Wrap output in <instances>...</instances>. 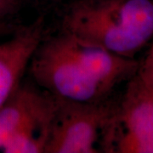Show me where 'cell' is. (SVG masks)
I'll use <instances>...</instances> for the list:
<instances>
[{
  "label": "cell",
  "mask_w": 153,
  "mask_h": 153,
  "mask_svg": "<svg viewBox=\"0 0 153 153\" xmlns=\"http://www.w3.org/2000/svg\"><path fill=\"white\" fill-rule=\"evenodd\" d=\"M134 76L144 89L153 98V44L144 60L139 63Z\"/></svg>",
  "instance_id": "obj_7"
},
{
  "label": "cell",
  "mask_w": 153,
  "mask_h": 153,
  "mask_svg": "<svg viewBox=\"0 0 153 153\" xmlns=\"http://www.w3.org/2000/svg\"><path fill=\"white\" fill-rule=\"evenodd\" d=\"M16 0H0V18L12 10Z\"/></svg>",
  "instance_id": "obj_8"
},
{
  "label": "cell",
  "mask_w": 153,
  "mask_h": 153,
  "mask_svg": "<svg viewBox=\"0 0 153 153\" xmlns=\"http://www.w3.org/2000/svg\"><path fill=\"white\" fill-rule=\"evenodd\" d=\"M139 63L62 31L43 38L28 68L37 86L56 98L96 103L106 100L117 84L133 78Z\"/></svg>",
  "instance_id": "obj_1"
},
{
  "label": "cell",
  "mask_w": 153,
  "mask_h": 153,
  "mask_svg": "<svg viewBox=\"0 0 153 153\" xmlns=\"http://www.w3.org/2000/svg\"><path fill=\"white\" fill-rule=\"evenodd\" d=\"M58 100L44 153L102 152L105 129L116 104L107 100L96 103Z\"/></svg>",
  "instance_id": "obj_4"
},
{
  "label": "cell",
  "mask_w": 153,
  "mask_h": 153,
  "mask_svg": "<svg viewBox=\"0 0 153 153\" xmlns=\"http://www.w3.org/2000/svg\"><path fill=\"white\" fill-rule=\"evenodd\" d=\"M43 38V22L38 20L0 43V108L20 86Z\"/></svg>",
  "instance_id": "obj_6"
},
{
  "label": "cell",
  "mask_w": 153,
  "mask_h": 153,
  "mask_svg": "<svg viewBox=\"0 0 153 153\" xmlns=\"http://www.w3.org/2000/svg\"><path fill=\"white\" fill-rule=\"evenodd\" d=\"M58 103L38 86L20 85L0 108V152H44Z\"/></svg>",
  "instance_id": "obj_3"
},
{
  "label": "cell",
  "mask_w": 153,
  "mask_h": 153,
  "mask_svg": "<svg viewBox=\"0 0 153 153\" xmlns=\"http://www.w3.org/2000/svg\"><path fill=\"white\" fill-rule=\"evenodd\" d=\"M62 31L134 58L153 41V0H81L67 11Z\"/></svg>",
  "instance_id": "obj_2"
},
{
  "label": "cell",
  "mask_w": 153,
  "mask_h": 153,
  "mask_svg": "<svg viewBox=\"0 0 153 153\" xmlns=\"http://www.w3.org/2000/svg\"><path fill=\"white\" fill-rule=\"evenodd\" d=\"M8 29L7 27V26H6L5 24H4V23H2V22H0V33H2L3 32H4Z\"/></svg>",
  "instance_id": "obj_9"
},
{
  "label": "cell",
  "mask_w": 153,
  "mask_h": 153,
  "mask_svg": "<svg viewBox=\"0 0 153 153\" xmlns=\"http://www.w3.org/2000/svg\"><path fill=\"white\" fill-rule=\"evenodd\" d=\"M102 152L153 153V98L135 76L115 105L102 140Z\"/></svg>",
  "instance_id": "obj_5"
}]
</instances>
